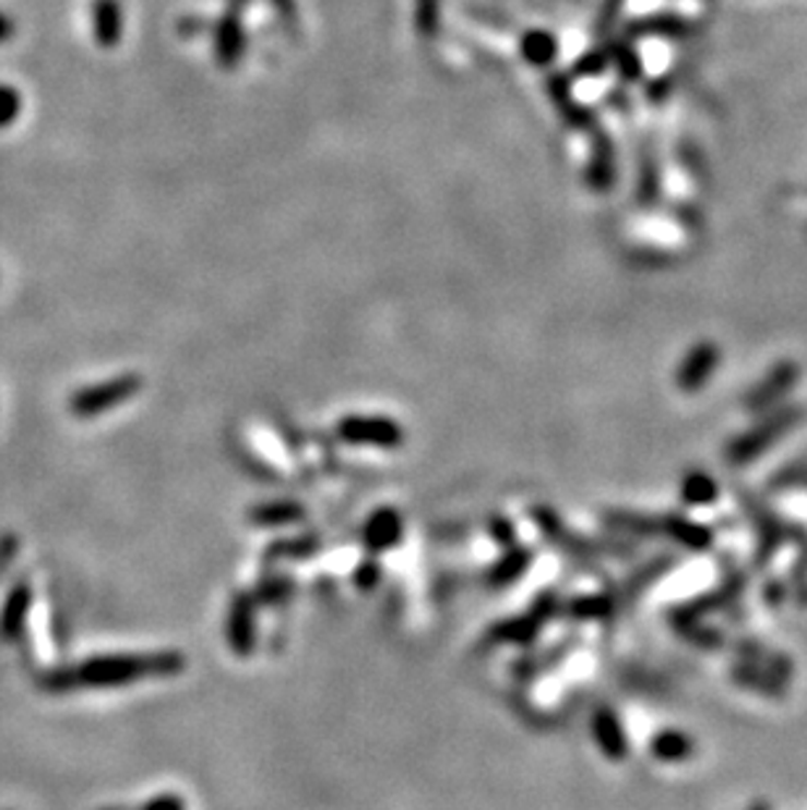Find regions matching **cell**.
<instances>
[{
    "mask_svg": "<svg viewBox=\"0 0 807 810\" xmlns=\"http://www.w3.org/2000/svg\"><path fill=\"white\" fill-rule=\"evenodd\" d=\"M142 389V378L140 376H118L110 378V381L87 385V389H79L74 396H71V413L76 417H97L105 409H114L121 402H127Z\"/></svg>",
    "mask_w": 807,
    "mask_h": 810,
    "instance_id": "cell-2",
    "label": "cell"
},
{
    "mask_svg": "<svg viewBox=\"0 0 807 810\" xmlns=\"http://www.w3.org/2000/svg\"><path fill=\"white\" fill-rule=\"evenodd\" d=\"M292 596V583L288 580H268V583L260 585V598L265 604H281Z\"/></svg>",
    "mask_w": 807,
    "mask_h": 810,
    "instance_id": "cell-25",
    "label": "cell"
},
{
    "mask_svg": "<svg viewBox=\"0 0 807 810\" xmlns=\"http://www.w3.org/2000/svg\"><path fill=\"white\" fill-rule=\"evenodd\" d=\"M247 0H232L226 14L221 16L218 27H215V61L221 69H236L241 56H245V24H241V5Z\"/></svg>",
    "mask_w": 807,
    "mask_h": 810,
    "instance_id": "cell-4",
    "label": "cell"
},
{
    "mask_svg": "<svg viewBox=\"0 0 807 810\" xmlns=\"http://www.w3.org/2000/svg\"><path fill=\"white\" fill-rule=\"evenodd\" d=\"M376 580H378V570L372 564H367V567H363V570L357 572V585L372 587V585H376Z\"/></svg>",
    "mask_w": 807,
    "mask_h": 810,
    "instance_id": "cell-32",
    "label": "cell"
},
{
    "mask_svg": "<svg viewBox=\"0 0 807 810\" xmlns=\"http://www.w3.org/2000/svg\"><path fill=\"white\" fill-rule=\"evenodd\" d=\"M685 499L690 504H708V501L716 499V483L708 475H690L685 483Z\"/></svg>",
    "mask_w": 807,
    "mask_h": 810,
    "instance_id": "cell-21",
    "label": "cell"
},
{
    "mask_svg": "<svg viewBox=\"0 0 807 810\" xmlns=\"http://www.w3.org/2000/svg\"><path fill=\"white\" fill-rule=\"evenodd\" d=\"M13 35H16V24L9 14H0V45L11 43Z\"/></svg>",
    "mask_w": 807,
    "mask_h": 810,
    "instance_id": "cell-29",
    "label": "cell"
},
{
    "mask_svg": "<svg viewBox=\"0 0 807 810\" xmlns=\"http://www.w3.org/2000/svg\"><path fill=\"white\" fill-rule=\"evenodd\" d=\"M312 548H315L312 538H301L299 544H292V546H273L271 553H275V557H284V553H292V557H294V553H297V557H299V553L312 551Z\"/></svg>",
    "mask_w": 807,
    "mask_h": 810,
    "instance_id": "cell-28",
    "label": "cell"
},
{
    "mask_svg": "<svg viewBox=\"0 0 807 810\" xmlns=\"http://www.w3.org/2000/svg\"><path fill=\"white\" fill-rule=\"evenodd\" d=\"M608 61L619 69V74L625 76L627 82H638L642 76V63H640L638 53H634L632 45L614 43L612 48H608Z\"/></svg>",
    "mask_w": 807,
    "mask_h": 810,
    "instance_id": "cell-19",
    "label": "cell"
},
{
    "mask_svg": "<svg viewBox=\"0 0 807 810\" xmlns=\"http://www.w3.org/2000/svg\"><path fill=\"white\" fill-rule=\"evenodd\" d=\"M271 3L275 5V11H278L284 22H292L294 14H297V3H294V0H271Z\"/></svg>",
    "mask_w": 807,
    "mask_h": 810,
    "instance_id": "cell-31",
    "label": "cell"
},
{
    "mask_svg": "<svg viewBox=\"0 0 807 810\" xmlns=\"http://www.w3.org/2000/svg\"><path fill=\"white\" fill-rule=\"evenodd\" d=\"M22 114V95L11 84H0V129H9Z\"/></svg>",
    "mask_w": 807,
    "mask_h": 810,
    "instance_id": "cell-22",
    "label": "cell"
},
{
    "mask_svg": "<svg viewBox=\"0 0 807 810\" xmlns=\"http://www.w3.org/2000/svg\"><path fill=\"white\" fill-rule=\"evenodd\" d=\"M404 525L402 517H399L393 509H380V512L372 514L365 525V546L370 551H389L402 540Z\"/></svg>",
    "mask_w": 807,
    "mask_h": 810,
    "instance_id": "cell-8",
    "label": "cell"
},
{
    "mask_svg": "<svg viewBox=\"0 0 807 810\" xmlns=\"http://www.w3.org/2000/svg\"><path fill=\"white\" fill-rule=\"evenodd\" d=\"M638 198L640 202H653L655 198H658V174H655L653 163H645V166H642Z\"/></svg>",
    "mask_w": 807,
    "mask_h": 810,
    "instance_id": "cell-26",
    "label": "cell"
},
{
    "mask_svg": "<svg viewBox=\"0 0 807 810\" xmlns=\"http://www.w3.org/2000/svg\"><path fill=\"white\" fill-rule=\"evenodd\" d=\"M758 810H766V808H758Z\"/></svg>",
    "mask_w": 807,
    "mask_h": 810,
    "instance_id": "cell-33",
    "label": "cell"
},
{
    "mask_svg": "<svg viewBox=\"0 0 807 810\" xmlns=\"http://www.w3.org/2000/svg\"><path fill=\"white\" fill-rule=\"evenodd\" d=\"M692 24L679 14H651L629 24L632 37H668V40H681L692 35Z\"/></svg>",
    "mask_w": 807,
    "mask_h": 810,
    "instance_id": "cell-11",
    "label": "cell"
},
{
    "mask_svg": "<svg viewBox=\"0 0 807 810\" xmlns=\"http://www.w3.org/2000/svg\"><path fill=\"white\" fill-rule=\"evenodd\" d=\"M339 436L346 443H363V446L393 449L404 441V430L389 417H365L349 415L339 422Z\"/></svg>",
    "mask_w": 807,
    "mask_h": 810,
    "instance_id": "cell-3",
    "label": "cell"
},
{
    "mask_svg": "<svg viewBox=\"0 0 807 810\" xmlns=\"http://www.w3.org/2000/svg\"><path fill=\"white\" fill-rule=\"evenodd\" d=\"M799 378V368L795 362H779L776 368H773L769 376L760 381L756 389L747 394V407L750 409H763L769 407V404L776 402V398H782L786 391L795 385V381Z\"/></svg>",
    "mask_w": 807,
    "mask_h": 810,
    "instance_id": "cell-6",
    "label": "cell"
},
{
    "mask_svg": "<svg viewBox=\"0 0 807 810\" xmlns=\"http://www.w3.org/2000/svg\"><path fill=\"white\" fill-rule=\"evenodd\" d=\"M608 50H593V53H585L582 58H577L574 63V74L577 76H595L601 74L603 69L608 67Z\"/></svg>",
    "mask_w": 807,
    "mask_h": 810,
    "instance_id": "cell-23",
    "label": "cell"
},
{
    "mask_svg": "<svg viewBox=\"0 0 807 810\" xmlns=\"http://www.w3.org/2000/svg\"><path fill=\"white\" fill-rule=\"evenodd\" d=\"M527 564H530V553L527 551H517L514 557H509V561H503L501 567H496L494 580H496V583H509V580H514L517 574H522V570Z\"/></svg>",
    "mask_w": 807,
    "mask_h": 810,
    "instance_id": "cell-24",
    "label": "cell"
},
{
    "mask_svg": "<svg viewBox=\"0 0 807 810\" xmlns=\"http://www.w3.org/2000/svg\"><path fill=\"white\" fill-rule=\"evenodd\" d=\"M181 653H150V656H97L74 669L76 688H121L144 677H170L183 671Z\"/></svg>",
    "mask_w": 807,
    "mask_h": 810,
    "instance_id": "cell-1",
    "label": "cell"
},
{
    "mask_svg": "<svg viewBox=\"0 0 807 810\" xmlns=\"http://www.w3.org/2000/svg\"><path fill=\"white\" fill-rule=\"evenodd\" d=\"M142 810H187V808H183L181 797L161 795V797H155V800H150Z\"/></svg>",
    "mask_w": 807,
    "mask_h": 810,
    "instance_id": "cell-27",
    "label": "cell"
},
{
    "mask_svg": "<svg viewBox=\"0 0 807 810\" xmlns=\"http://www.w3.org/2000/svg\"><path fill=\"white\" fill-rule=\"evenodd\" d=\"M305 517V509L294 501H275V504H262L252 509V520L258 525H288Z\"/></svg>",
    "mask_w": 807,
    "mask_h": 810,
    "instance_id": "cell-17",
    "label": "cell"
},
{
    "mask_svg": "<svg viewBox=\"0 0 807 810\" xmlns=\"http://www.w3.org/2000/svg\"><path fill=\"white\" fill-rule=\"evenodd\" d=\"M548 93L554 97L556 108L561 110V116L567 119V123H572L577 129H593L595 127V116L593 110H588L585 106L574 100L572 87H569V80L563 74L550 76L548 82Z\"/></svg>",
    "mask_w": 807,
    "mask_h": 810,
    "instance_id": "cell-12",
    "label": "cell"
},
{
    "mask_svg": "<svg viewBox=\"0 0 807 810\" xmlns=\"http://www.w3.org/2000/svg\"><path fill=\"white\" fill-rule=\"evenodd\" d=\"M226 635L232 651L239 653V656H249L254 651V604L249 596H239L234 600L232 611H228Z\"/></svg>",
    "mask_w": 807,
    "mask_h": 810,
    "instance_id": "cell-7",
    "label": "cell"
},
{
    "mask_svg": "<svg viewBox=\"0 0 807 810\" xmlns=\"http://www.w3.org/2000/svg\"><path fill=\"white\" fill-rule=\"evenodd\" d=\"M721 352L716 344L703 342L698 346H692L690 355L685 357V362L679 365L677 372V385L681 391H698L708 378L713 376V370L719 368Z\"/></svg>",
    "mask_w": 807,
    "mask_h": 810,
    "instance_id": "cell-5",
    "label": "cell"
},
{
    "mask_svg": "<svg viewBox=\"0 0 807 810\" xmlns=\"http://www.w3.org/2000/svg\"><path fill=\"white\" fill-rule=\"evenodd\" d=\"M32 609V587L22 583L5 596L3 609H0V638L16 640L24 632L26 614Z\"/></svg>",
    "mask_w": 807,
    "mask_h": 810,
    "instance_id": "cell-9",
    "label": "cell"
},
{
    "mask_svg": "<svg viewBox=\"0 0 807 810\" xmlns=\"http://www.w3.org/2000/svg\"><path fill=\"white\" fill-rule=\"evenodd\" d=\"M595 740H598V745L603 748V753L612 755L619 761V758H625L627 753V740H625V731H621L619 722H616L614 714H606V711H598L595 714Z\"/></svg>",
    "mask_w": 807,
    "mask_h": 810,
    "instance_id": "cell-16",
    "label": "cell"
},
{
    "mask_svg": "<svg viewBox=\"0 0 807 810\" xmlns=\"http://www.w3.org/2000/svg\"><path fill=\"white\" fill-rule=\"evenodd\" d=\"M438 14H441V0H415V27L425 40L436 37Z\"/></svg>",
    "mask_w": 807,
    "mask_h": 810,
    "instance_id": "cell-20",
    "label": "cell"
},
{
    "mask_svg": "<svg viewBox=\"0 0 807 810\" xmlns=\"http://www.w3.org/2000/svg\"><path fill=\"white\" fill-rule=\"evenodd\" d=\"M616 179V163H614V142L606 134L595 136L593 155H590L588 166V187L593 192H608Z\"/></svg>",
    "mask_w": 807,
    "mask_h": 810,
    "instance_id": "cell-10",
    "label": "cell"
},
{
    "mask_svg": "<svg viewBox=\"0 0 807 810\" xmlns=\"http://www.w3.org/2000/svg\"><path fill=\"white\" fill-rule=\"evenodd\" d=\"M92 29L100 48H116L121 43V5L118 0H95L92 5Z\"/></svg>",
    "mask_w": 807,
    "mask_h": 810,
    "instance_id": "cell-14",
    "label": "cell"
},
{
    "mask_svg": "<svg viewBox=\"0 0 807 810\" xmlns=\"http://www.w3.org/2000/svg\"><path fill=\"white\" fill-rule=\"evenodd\" d=\"M520 50H522L524 61L543 69L554 63L556 53H559V43H556V37L546 29H530L522 35Z\"/></svg>",
    "mask_w": 807,
    "mask_h": 810,
    "instance_id": "cell-15",
    "label": "cell"
},
{
    "mask_svg": "<svg viewBox=\"0 0 807 810\" xmlns=\"http://www.w3.org/2000/svg\"><path fill=\"white\" fill-rule=\"evenodd\" d=\"M653 755H658L661 761H681L692 753L690 737L681 735V731H661L658 737L651 742Z\"/></svg>",
    "mask_w": 807,
    "mask_h": 810,
    "instance_id": "cell-18",
    "label": "cell"
},
{
    "mask_svg": "<svg viewBox=\"0 0 807 810\" xmlns=\"http://www.w3.org/2000/svg\"><path fill=\"white\" fill-rule=\"evenodd\" d=\"M621 3H625V0H608V5L603 9V16H601V29H606L608 24H614V19H616V14H619Z\"/></svg>",
    "mask_w": 807,
    "mask_h": 810,
    "instance_id": "cell-30",
    "label": "cell"
},
{
    "mask_svg": "<svg viewBox=\"0 0 807 810\" xmlns=\"http://www.w3.org/2000/svg\"><path fill=\"white\" fill-rule=\"evenodd\" d=\"M795 409H790V413H782L779 417H771V420H766L763 426H760V430H752V433H747V439H743L739 443H734L732 449V462H747L752 460V454L760 452V449L766 446V443L776 439L779 433L786 426H792L795 422Z\"/></svg>",
    "mask_w": 807,
    "mask_h": 810,
    "instance_id": "cell-13",
    "label": "cell"
}]
</instances>
